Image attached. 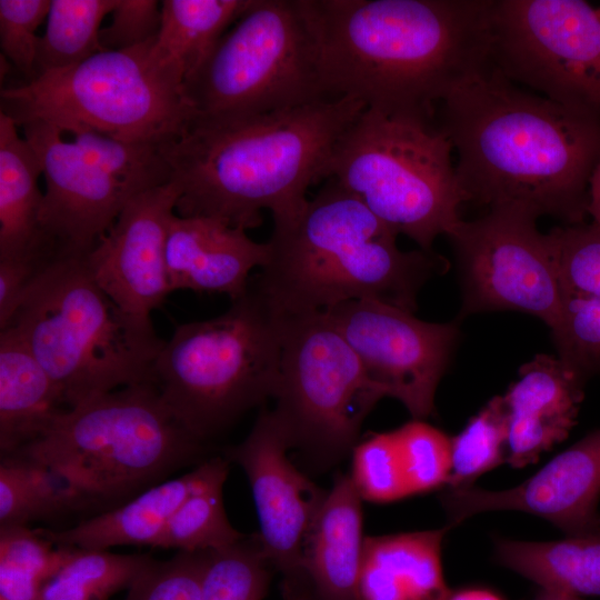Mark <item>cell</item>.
Segmentation results:
<instances>
[{
    "instance_id": "6da1fadb",
    "label": "cell",
    "mask_w": 600,
    "mask_h": 600,
    "mask_svg": "<svg viewBox=\"0 0 600 600\" xmlns=\"http://www.w3.org/2000/svg\"><path fill=\"white\" fill-rule=\"evenodd\" d=\"M329 97L432 123L490 64L492 0H301Z\"/></svg>"
},
{
    "instance_id": "7a4b0ae2",
    "label": "cell",
    "mask_w": 600,
    "mask_h": 600,
    "mask_svg": "<svg viewBox=\"0 0 600 600\" xmlns=\"http://www.w3.org/2000/svg\"><path fill=\"white\" fill-rule=\"evenodd\" d=\"M468 201L584 222L600 116L523 91L491 63L441 103Z\"/></svg>"
},
{
    "instance_id": "3957f363",
    "label": "cell",
    "mask_w": 600,
    "mask_h": 600,
    "mask_svg": "<svg viewBox=\"0 0 600 600\" xmlns=\"http://www.w3.org/2000/svg\"><path fill=\"white\" fill-rule=\"evenodd\" d=\"M367 109L350 97L244 118H192L158 144L180 190V217H209L248 230L294 217L323 179L331 151Z\"/></svg>"
},
{
    "instance_id": "277c9868",
    "label": "cell",
    "mask_w": 600,
    "mask_h": 600,
    "mask_svg": "<svg viewBox=\"0 0 600 600\" xmlns=\"http://www.w3.org/2000/svg\"><path fill=\"white\" fill-rule=\"evenodd\" d=\"M398 233L331 180L291 219L273 223L252 280L284 314L372 299L414 312L423 284L448 269L433 251H402Z\"/></svg>"
},
{
    "instance_id": "5b68a950",
    "label": "cell",
    "mask_w": 600,
    "mask_h": 600,
    "mask_svg": "<svg viewBox=\"0 0 600 600\" xmlns=\"http://www.w3.org/2000/svg\"><path fill=\"white\" fill-rule=\"evenodd\" d=\"M14 329L70 408L117 389L152 382L164 344L151 321L121 310L84 258H61L31 286ZM6 328V329H7Z\"/></svg>"
},
{
    "instance_id": "8992f818",
    "label": "cell",
    "mask_w": 600,
    "mask_h": 600,
    "mask_svg": "<svg viewBox=\"0 0 600 600\" xmlns=\"http://www.w3.org/2000/svg\"><path fill=\"white\" fill-rule=\"evenodd\" d=\"M284 313L253 281L224 313L178 324L154 364V384L169 410L203 441L273 398Z\"/></svg>"
},
{
    "instance_id": "52a82bcc",
    "label": "cell",
    "mask_w": 600,
    "mask_h": 600,
    "mask_svg": "<svg viewBox=\"0 0 600 600\" xmlns=\"http://www.w3.org/2000/svg\"><path fill=\"white\" fill-rule=\"evenodd\" d=\"M152 382L127 386L69 409L12 453L69 480L90 503L131 496L202 454Z\"/></svg>"
},
{
    "instance_id": "ba28073f",
    "label": "cell",
    "mask_w": 600,
    "mask_h": 600,
    "mask_svg": "<svg viewBox=\"0 0 600 600\" xmlns=\"http://www.w3.org/2000/svg\"><path fill=\"white\" fill-rule=\"evenodd\" d=\"M453 147L432 123L366 109L343 132L327 160L330 178L357 196L396 233L424 251L461 222L462 190Z\"/></svg>"
},
{
    "instance_id": "9c48e42d",
    "label": "cell",
    "mask_w": 600,
    "mask_h": 600,
    "mask_svg": "<svg viewBox=\"0 0 600 600\" xmlns=\"http://www.w3.org/2000/svg\"><path fill=\"white\" fill-rule=\"evenodd\" d=\"M150 41L102 50L68 69L1 90V111L18 127L46 121L63 133L90 129L130 142L159 144L194 117L180 87L152 60Z\"/></svg>"
},
{
    "instance_id": "30bf717a",
    "label": "cell",
    "mask_w": 600,
    "mask_h": 600,
    "mask_svg": "<svg viewBox=\"0 0 600 600\" xmlns=\"http://www.w3.org/2000/svg\"><path fill=\"white\" fill-rule=\"evenodd\" d=\"M180 90L193 118L202 119L252 117L331 99L301 0H252Z\"/></svg>"
},
{
    "instance_id": "8fae6325",
    "label": "cell",
    "mask_w": 600,
    "mask_h": 600,
    "mask_svg": "<svg viewBox=\"0 0 600 600\" xmlns=\"http://www.w3.org/2000/svg\"><path fill=\"white\" fill-rule=\"evenodd\" d=\"M384 397L324 312L284 314L273 411L291 448L316 466L337 463Z\"/></svg>"
},
{
    "instance_id": "7c38bea8",
    "label": "cell",
    "mask_w": 600,
    "mask_h": 600,
    "mask_svg": "<svg viewBox=\"0 0 600 600\" xmlns=\"http://www.w3.org/2000/svg\"><path fill=\"white\" fill-rule=\"evenodd\" d=\"M490 63L566 107L600 116V18L582 0H492Z\"/></svg>"
},
{
    "instance_id": "4fadbf2b",
    "label": "cell",
    "mask_w": 600,
    "mask_h": 600,
    "mask_svg": "<svg viewBox=\"0 0 600 600\" xmlns=\"http://www.w3.org/2000/svg\"><path fill=\"white\" fill-rule=\"evenodd\" d=\"M538 217L519 206L490 208L463 221L449 236L456 252L462 304L460 316L519 311L556 324L562 291L547 234Z\"/></svg>"
},
{
    "instance_id": "5bb4252c",
    "label": "cell",
    "mask_w": 600,
    "mask_h": 600,
    "mask_svg": "<svg viewBox=\"0 0 600 600\" xmlns=\"http://www.w3.org/2000/svg\"><path fill=\"white\" fill-rule=\"evenodd\" d=\"M324 313L353 349L368 376L413 419L434 411V397L459 339L457 322L434 323L372 299Z\"/></svg>"
},
{
    "instance_id": "9a60e30c",
    "label": "cell",
    "mask_w": 600,
    "mask_h": 600,
    "mask_svg": "<svg viewBox=\"0 0 600 600\" xmlns=\"http://www.w3.org/2000/svg\"><path fill=\"white\" fill-rule=\"evenodd\" d=\"M286 430L273 410H262L246 439L227 450L248 477L259 520L258 534L273 569L283 576L289 600H311L304 558L327 497L288 458Z\"/></svg>"
},
{
    "instance_id": "2e32d148",
    "label": "cell",
    "mask_w": 600,
    "mask_h": 600,
    "mask_svg": "<svg viewBox=\"0 0 600 600\" xmlns=\"http://www.w3.org/2000/svg\"><path fill=\"white\" fill-rule=\"evenodd\" d=\"M20 127L46 179L40 213L46 238L62 257H87L140 192L91 161L57 127L42 120Z\"/></svg>"
},
{
    "instance_id": "e0dca14e",
    "label": "cell",
    "mask_w": 600,
    "mask_h": 600,
    "mask_svg": "<svg viewBox=\"0 0 600 600\" xmlns=\"http://www.w3.org/2000/svg\"><path fill=\"white\" fill-rule=\"evenodd\" d=\"M179 196L173 181L134 196L84 257L97 284L121 310L140 320L151 321V312L172 292L166 242Z\"/></svg>"
},
{
    "instance_id": "ac0fdd59",
    "label": "cell",
    "mask_w": 600,
    "mask_h": 600,
    "mask_svg": "<svg viewBox=\"0 0 600 600\" xmlns=\"http://www.w3.org/2000/svg\"><path fill=\"white\" fill-rule=\"evenodd\" d=\"M452 528L490 511H521L576 536L600 527V428L552 458L522 483L506 490L468 487L439 496Z\"/></svg>"
},
{
    "instance_id": "d6986e66",
    "label": "cell",
    "mask_w": 600,
    "mask_h": 600,
    "mask_svg": "<svg viewBox=\"0 0 600 600\" xmlns=\"http://www.w3.org/2000/svg\"><path fill=\"white\" fill-rule=\"evenodd\" d=\"M268 256L267 242L221 220L174 213L169 222L166 264L172 291L224 293L236 300L246 293L251 270L262 268Z\"/></svg>"
},
{
    "instance_id": "ffe728a7",
    "label": "cell",
    "mask_w": 600,
    "mask_h": 600,
    "mask_svg": "<svg viewBox=\"0 0 600 600\" xmlns=\"http://www.w3.org/2000/svg\"><path fill=\"white\" fill-rule=\"evenodd\" d=\"M586 384L558 357L542 353L524 363L502 396L508 411L507 462L526 467L563 441L577 423Z\"/></svg>"
},
{
    "instance_id": "44dd1931",
    "label": "cell",
    "mask_w": 600,
    "mask_h": 600,
    "mask_svg": "<svg viewBox=\"0 0 600 600\" xmlns=\"http://www.w3.org/2000/svg\"><path fill=\"white\" fill-rule=\"evenodd\" d=\"M362 499L349 474L337 477L318 513L304 569L311 600H359Z\"/></svg>"
},
{
    "instance_id": "7402d4cb",
    "label": "cell",
    "mask_w": 600,
    "mask_h": 600,
    "mask_svg": "<svg viewBox=\"0 0 600 600\" xmlns=\"http://www.w3.org/2000/svg\"><path fill=\"white\" fill-rule=\"evenodd\" d=\"M449 529L366 537L359 600H447L441 551Z\"/></svg>"
},
{
    "instance_id": "603a6c76",
    "label": "cell",
    "mask_w": 600,
    "mask_h": 600,
    "mask_svg": "<svg viewBox=\"0 0 600 600\" xmlns=\"http://www.w3.org/2000/svg\"><path fill=\"white\" fill-rule=\"evenodd\" d=\"M71 409L12 328L0 331V448L12 454L42 437Z\"/></svg>"
},
{
    "instance_id": "cb8c5ba5",
    "label": "cell",
    "mask_w": 600,
    "mask_h": 600,
    "mask_svg": "<svg viewBox=\"0 0 600 600\" xmlns=\"http://www.w3.org/2000/svg\"><path fill=\"white\" fill-rule=\"evenodd\" d=\"M17 128L0 111V260L36 254L61 257L41 227L39 158Z\"/></svg>"
},
{
    "instance_id": "d4e9b609",
    "label": "cell",
    "mask_w": 600,
    "mask_h": 600,
    "mask_svg": "<svg viewBox=\"0 0 600 600\" xmlns=\"http://www.w3.org/2000/svg\"><path fill=\"white\" fill-rule=\"evenodd\" d=\"M198 467L181 477L144 489L126 503L62 531L42 534L53 544L84 550L117 546L158 547L171 518L193 489Z\"/></svg>"
},
{
    "instance_id": "484cf974",
    "label": "cell",
    "mask_w": 600,
    "mask_h": 600,
    "mask_svg": "<svg viewBox=\"0 0 600 600\" xmlns=\"http://www.w3.org/2000/svg\"><path fill=\"white\" fill-rule=\"evenodd\" d=\"M252 0H164L150 54L180 89Z\"/></svg>"
},
{
    "instance_id": "4316f807",
    "label": "cell",
    "mask_w": 600,
    "mask_h": 600,
    "mask_svg": "<svg viewBox=\"0 0 600 600\" xmlns=\"http://www.w3.org/2000/svg\"><path fill=\"white\" fill-rule=\"evenodd\" d=\"M494 559L541 588L600 597V527L554 541L498 539Z\"/></svg>"
},
{
    "instance_id": "83f0119b",
    "label": "cell",
    "mask_w": 600,
    "mask_h": 600,
    "mask_svg": "<svg viewBox=\"0 0 600 600\" xmlns=\"http://www.w3.org/2000/svg\"><path fill=\"white\" fill-rule=\"evenodd\" d=\"M228 463V459L216 457L198 466V480L171 518L157 548L213 551L246 537L231 526L223 507L222 488Z\"/></svg>"
},
{
    "instance_id": "f1b7e54d",
    "label": "cell",
    "mask_w": 600,
    "mask_h": 600,
    "mask_svg": "<svg viewBox=\"0 0 600 600\" xmlns=\"http://www.w3.org/2000/svg\"><path fill=\"white\" fill-rule=\"evenodd\" d=\"M90 503L63 476L18 454L0 463V527L27 526L34 519L59 514Z\"/></svg>"
},
{
    "instance_id": "f546056e",
    "label": "cell",
    "mask_w": 600,
    "mask_h": 600,
    "mask_svg": "<svg viewBox=\"0 0 600 600\" xmlns=\"http://www.w3.org/2000/svg\"><path fill=\"white\" fill-rule=\"evenodd\" d=\"M118 0H51L40 36L37 77L73 67L102 51L100 26Z\"/></svg>"
},
{
    "instance_id": "4dcf8cb0",
    "label": "cell",
    "mask_w": 600,
    "mask_h": 600,
    "mask_svg": "<svg viewBox=\"0 0 600 600\" xmlns=\"http://www.w3.org/2000/svg\"><path fill=\"white\" fill-rule=\"evenodd\" d=\"M151 560L147 554L73 548L43 587L40 600H108L129 588Z\"/></svg>"
},
{
    "instance_id": "1f68e13d",
    "label": "cell",
    "mask_w": 600,
    "mask_h": 600,
    "mask_svg": "<svg viewBox=\"0 0 600 600\" xmlns=\"http://www.w3.org/2000/svg\"><path fill=\"white\" fill-rule=\"evenodd\" d=\"M73 547L58 546L27 526L0 527L1 600H40L46 583Z\"/></svg>"
},
{
    "instance_id": "d6a6232c",
    "label": "cell",
    "mask_w": 600,
    "mask_h": 600,
    "mask_svg": "<svg viewBox=\"0 0 600 600\" xmlns=\"http://www.w3.org/2000/svg\"><path fill=\"white\" fill-rule=\"evenodd\" d=\"M451 442L449 489L472 487L508 459V411L502 396L490 399Z\"/></svg>"
},
{
    "instance_id": "836d02e7",
    "label": "cell",
    "mask_w": 600,
    "mask_h": 600,
    "mask_svg": "<svg viewBox=\"0 0 600 600\" xmlns=\"http://www.w3.org/2000/svg\"><path fill=\"white\" fill-rule=\"evenodd\" d=\"M271 569L258 536L206 551L202 600H262Z\"/></svg>"
},
{
    "instance_id": "e575fe53",
    "label": "cell",
    "mask_w": 600,
    "mask_h": 600,
    "mask_svg": "<svg viewBox=\"0 0 600 600\" xmlns=\"http://www.w3.org/2000/svg\"><path fill=\"white\" fill-rule=\"evenodd\" d=\"M70 134L91 161L138 192L171 182V168L157 144L124 141L90 129H76Z\"/></svg>"
},
{
    "instance_id": "d590c367",
    "label": "cell",
    "mask_w": 600,
    "mask_h": 600,
    "mask_svg": "<svg viewBox=\"0 0 600 600\" xmlns=\"http://www.w3.org/2000/svg\"><path fill=\"white\" fill-rule=\"evenodd\" d=\"M550 330L558 358L581 380L600 373V298L563 294Z\"/></svg>"
},
{
    "instance_id": "8d00e7d4",
    "label": "cell",
    "mask_w": 600,
    "mask_h": 600,
    "mask_svg": "<svg viewBox=\"0 0 600 600\" xmlns=\"http://www.w3.org/2000/svg\"><path fill=\"white\" fill-rule=\"evenodd\" d=\"M562 296L600 298V226L564 224L547 233Z\"/></svg>"
},
{
    "instance_id": "74e56055",
    "label": "cell",
    "mask_w": 600,
    "mask_h": 600,
    "mask_svg": "<svg viewBox=\"0 0 600 600\" xmlns=\"http://www.w3.org/2000/svg\"><path fill=\"white\" fill-rule=\"evenodd\" d=\"M393 432L410 496L447 486L451 471L450 438L418 419Z\"/></svg>"
},
{
    "instance_id": "f35d334b",
    "label": "cell",
    "mask_w": 600,
    "mask_h": 600,
    "mask_svg": "<svg viewBox=\"0 0 600 600\" xmlns=\"http://www.w3.org/2000/svg\"><path fill=\"white\" fill-rule=\"evenodd\" d=\"M351 454L349 476L362 500L387 503L410 496L393 430L358 442Z\"/></svg>"
},
{
    "instance_id": "ab89813d",
    "label": "cell",
    "mask_w": 600,
    "mask_h": 600,
    "mask_svg": "<svg viewBox=\"0 0 600 600\" xmlns=\"http://www.w3.org/2000/svg\"><path fill=\"white\" fill-rule=\"evenodd\" d=\"M204 567L206 551H179L167 561L152 559L124 600H202Z\"/></svg>"
},
{
    "instance_id": "60d3db41",
    "label": "cell",
    "mask_w": 600,
    "mask_h": 600,
    "mask_svg": "<svg viewBox=\"0 0 600 600\" xmlns=\"http://www.w3.org/2000/svg\"><path fill=\"white\" fill-rule=\"evenodd\" d=\"M51 0H0V47L2 57L24 77L37 78V30L47 19Z\"/></svg>"
},
{
    "instance_id": "b9f144b4",
    "label": "cell",
    "mask_w": 600,
    "mask_h": 600,
    "mask_svg": "<svg viewBox=\"0 0 600 600\" xmlns=\"http://www.w3.org/2000/svg\"><path fill=\"white\" fill-rule=\"evenodd\" d=\"M161 26V4L154 0H118L111 22L101 28L103 50H127L156 38Z\"/></svg>"
},
{
    "instance_id": "7bdbcfd3",
    "label": "cell",
    "mask_w": 600,
    "mask_h": 600,
    "mask_svg": "<svg viewBox=\"0 0 600 600\" xmlns=\"http://www.w3.org/2000/svg\"><path fill=\"white\" fill-rule=\"evenodd\" d=\"M61 258L36 254L0 260V330L9 326L37 279Z\"/></svg>"
},
{
    "instance_id": "ee69618b",
    "label": "cell",
    "mask_w": 600,
    "mask_h": 600,
    "mask_svg": "<svg viewBox=\"0 0 600 600\" xmlns=\"http://www.w3.org/2000/svg\"><path fill=\"white\" fill-rule=\"evenodd\" d=\"M588 216L592 218L591 222L600 226V161L590 177Z\"/></svg>"
},
{
    "instance_id": "f6af8a7d",
    "label": "cell",
    "mask_w": 600,
    "mask_h": 600,
    "mask_svg": "<svg viewBox=\"0 0 600 600\" xmlns=\"http://www.w3.org/2000/svg\"><path fill=\"white\" fill-rule=\"evenodd\" d=\"M447 600H503L497 593L481 588L461 589L450 592Z\"/></svg>"
},
{
    "instance_id": "bcb514c9",
    "label": "cell",
    "mask_w": 600,
    "mask_h": 600,
    "mask_svg": "<svg viewBox=\"0 0 600 600\" xmlns=\"http://www.w3.org/2000/svg\"><path fill=\"white\" fill-rule=\"evenodd\" d=\"M534 600H582V598L561 590L541 588Z\"/></svg>"
},
{
    "instance_id": "7dc6e473",
    "label": "cell",
    "mask_w": 600,
    "mask_h": 600,
    "mask_svg": "<svg viewBox=\"0 0 600 600\" xmlns=\"http://www.w3.org/2000/svg\"><path fill=\"white\" fill-rule=\"evenodd\" d=\"M596 11H597V13H598V16H599V18H600V7H599V8H596Z\"/></svg>"
}]
</instances>
